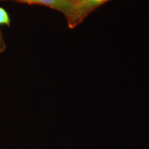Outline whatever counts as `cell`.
<instances>
[{"label": "cell", "mask_w": 149, "mask_h": 149, "mask_svg": "<svg viewBox=\"0 0 149 149\" xmlns=\"http://www.w3.org/2000/svg\"><path fill=\"white\" fill-rule=\"evenodd\" d=\"M111 0H72V10L67 21L70 29H74L82 22L91 13Z\"/></svg>", "instance_id": "6da1fadb"}, {"label": "cell", "mask_w": 149, "mask_h": 149, "mask_svg": "<svg viewBox=\"0 0 149 149\" xmlns=\"http://www.w3.org/2000/svg\"><path fill=\"white\" fill-rule=\"evenodd\" d=\"M29 5H41L53 9L64 15L66 21L69 19L72 10V0H11Z\"/></svg>", "instance_id": "7a4b0ae2"}]
</instances>
